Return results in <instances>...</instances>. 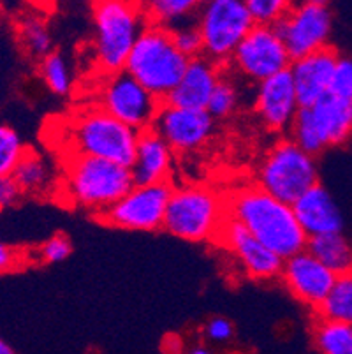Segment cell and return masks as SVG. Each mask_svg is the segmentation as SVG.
<instances>
[{
	"label": "cell",
	"mask_w": 352,
	"mask_h": 354,
	"mask_svg": "<svg viewBox=\"0 0 352 354\" xmlns=\"http://www.w3.org/2000/svg\"><path fill=\"white\" fill-rule=\"evenodd\" d=\"M231 221L279 254L284 261L306 249L308 236L299 226L293 205L277 199L256 183H245L225 196Z\"/></svg>",
	"instance_id": "obj_1"
},
{
	"label": "cell",
	"mask_w": 352,
	"mask_h": 354,
	"mask_svg": "<svg viewBox=\"0 0 352 354\" xmlns=\"http://www.w3.org/2000/svg\"><path fill=\"white\" fill-rule=\"evenodd\" d=\"M92 57L97 74L125 69L148 20L138 0H95L92 6Z\"/></svg>",
	"instance_id": "obj_2"
},
{
	"label": "cell",
	"mask_w": 352,
	"mask_h": 354,
	"mask_svg": "<svg viewBox=\"0 0 352 354\" xmlns=\"http://www.w3.org/2000/svg\"><path fill=\"white\" fill-rule=\"evenodd\" d=\"M131 167L95 157L69 156L62 194L73 207L102 217L134 187Z\"/></svg>",
	"instance_id": "obj_3"
},
{
	"label": "cell",
	"mask_w": 352,
	"mask_h": 354,
	"mask_svg": "<svg viewBox=\"0 0 352 354\" xmlns=\"http://www.w3.org/2000/svg\"><path fill=\"white\" fill-rule=\"evenodd\" d=\"M228 218L225 196L210 185L185 183L173 187L164 230L171 236L194 243L215 241Z\"/></svg>",
	"instance_id": "obj_4"
},
{
	"label": "cell",
	"mask_w": 352,
	"mask_h": 354,
	"mask_svg": "<svg viewBox=\"0 0 352 354\" xmlns=\"http://www.w3.org/2000/svg\"><path fill=\"white\" fill-rule=\"evenodd\" d=\"M66 136L69 156L95 157L131 167L140 133L90 104L71 118Z\"/></svg>",
	"instance_id": "obj_5"
},
{
	"label": "cell",
	"mask_w": 352,
	"mask_h": 354,
	"mask_svg": "<svg viewBox=\"0 0 352 354\" xmlns=\"http://www.w3.org/2000/svg\"><path fill=\"white\" fill-rule=\"evenodd\" d=\"M189 59L176 48L173 32L148 24L129 55L125 69L159 101L166 102L178 85Z\"/></svg>",
	"instance_id": "obj_6"
},
{
	"label": "cell",
	"mask_w": 352,
	"mask_h": 354,
	"mask_svg": "<svg viewBox=\"0 0 352 354\" xmlns=\"http://www.w3.org/2000/svg\"><path fill=\"white\" fill-rule=\"evenodd\" d=\"M256 185L284 203H293L319 183L315 157L290 138L271 145L256 167Z\"/></svg>",
	"instance_id": "obj_7"
},
{
	"label": "cell",
	"mask_w": 352,
	"mask_h": 354,
	"mask_svg": "<svg viewBox=\"0 0 352 354\" xmlns=\"http://www.w3.org/2000/svg\"><path fill=\"white\" fill-rule=\"evenodd\" d=\"M92 94V104L138 133L154 127L164 104L127 71L99 74Z\"/></svg>",
	"instance_id": "obj_8"
},
{
	"label": "cell",
	"mask_w": 352,
	"mask_h": 354,
	"mask_svg": "<svg viewBox=\"0 0 352 354\" xmlns=\"http://www.w3.org/2000/svg\"><path fill=\"white\" fill-rule=\"evenodd\" d=\"M352 136V99L326 95L317 104L302 108L289 129L296 145L319 156L329 147H338Z\"/></svg>",
	"instance_id": "obj_9"
},
{
	"label": "cell",
	"mask_w": 352,
	"mask_h": 354,
	"mask_svg": "<svg viewBox=\"0 0 352 354\" xmlns=\"http://www.w3.org/2000/svg\"><path fill=\"white\" fill-rule=\"evenodd\" d=\"M196 25L201 32L205 57L225 66L256 20L245 0H205Z\"/></svg>",
	"instance_id": "obj_10"
},
{
	"label": "cell",
	"mask_w": 352,
	"mask_h": 354,
	"mask_svg": "<svg viewBox=\"0 0 352 354\" xmlns=\"http://www.w3.org/2000/svg\"><path fill=\"white\" fill-rule=\"evenodd\" d=\"M290 64L293 57L277 25L256 24L234 50L225 69L238 80L257 85L275 74L289 71Z\"/></svg>",
	"instance_id": "obj_11"
},
{
	"label": "cell",
	"mask_w": 352,
	"mask_h": 354,
	"mask_svg": "<svg viewBox=\"0 0 352 354\" xmlns=\"http://www.w3.org/2000/svg\"><path fill=\"white\" fill-rule=\"evenodd\" d=\"M173 194V185L166 183H148L138 185L115 203L99 221L116 230L151 231L164 230L167 207Z\"/></svg>",
	"instance_id": "obj_12"
},
{
	"label": "cell",
	"mask_w": 352,
	"mask_h": 354,
	"mask_svg": "<svg viewBox=\"0 0 352 354\" xmlns=\"http://www.w3.org/2000/svg\"><path fill=\"white\" fill-rule=\"evenodd\" d=\"M293 60L329 46L333 30V15L324 4L296 2L277 24Z\"/></svg>",
	"instance_id": "obj_13"
},
{
	"label": "cell",
	"mask_w": 352,
	"mask_h": 354,
	"mask_svg": "<svg viewBox=\"0 0 352 354\" xmlns=\"http://www.w3.org/2000/svg\"><path fill=\"white\" fill-rule=\"evenodd\" d=\"M215 243L228 254L229 259L247 279L259 282L280 279L284 266L282 257L268 249L238 222L228 218Z\"/></svg>",
	"instance_id": "obj_14"
},
{
	"label": "cell",
	"mask_w": 352,
	"mask_h": 354,
	"mask_svg": "<svg viewBox=\"0 0 352 354\" xmlns=\"http://www.w3.org/2000/svg\"><path fill=\"white\" fill-rule=\"evenodd\" d=\"M176 156L201 150L215 133V118L206 109L180 108L164 102L151 127Z\"/></svg>",
	"instance_id": "obj_15"
},
{
	"label": "cell",
	"mask_w": 352,
	"mask_h": 354,
	"mask_svg": "<svg viewBox=\"0 0 352 354\" xmlns=\"http://www.w3.org/2000/svg\"><path fill=\"white\" fill-rule=\"evenodd\" d=\"M337 275L308 252L295 254L284 261L280 282L296 301L317 312L333 288Z\"/></svg>",
	"instance_id": "obj_16"
},
{
	"label": "cell",
	"mask_w": 352,
	"mask_h": 354,
	"mask_svg": "<svg viewBox=\"0 0 352 354\" xmlns=\"http://www.w3.org/2000/svg\"><path fill=\"white\" fill-rule=\"evenodd\" d=\"M254 113L270 133H289L290 125L302 109L290 71L275 74L257 83L254 90Z\"/></svg>",
	"instance_id": "obj_17"
},
{
	"label": "cell",
	"mask_w": 352,
	"mask_h": 354,
	"mask_svg": "<svg viewBox=\"0 0 352 354\" xmlns=\"http://www.w3.org/2000/svg\"><path fill=\"white\" fill-rule=\"evenodd\" d=\"M340 55L331 46L310 53L290 64V76L302 108H310L329 95Z\"/></svg>",
	"instance_id": "obj_18"
},
{
	"label": "cell",
	"mask_w": 352,
	"mask_h": 354,
	"mask_svg": "<svg viewBox=\"0 0 352 354\" xmlns=\"http://www.w3.org/2000/svg\"><path fill=\"white\" fill-rule=\"evenodd\" d=\"M224 71L225 66L217 64L205 55L190 59L182 80L174 86L166 102L180 108L206 109Z\"/></svg>",
	"instance_id": "obj_19"
},
{
	"label": "cell",
	"mask_w": 352,
	"mask_h": 354,
	"mask_svg": "<svg viewBox=\"0 0 352 354\" xmlns=\"http://www.w3.org/2000/svg\"><path fill=\"white\" fill-rule=\"evenodd\" d=\"M296 218L299 226L308 238L322 236V234L342 233L344 218L333 196L321 183H315L314 187L303 192L293 203Z\"/></svg>",
	"instance_id": "obj_20"
},
{
	"label": "cell",
	"mask_w": 352,
	"mask_h": 354,
	"mask_svg": "<svg viewBox=\"0 0 352 354\" xmlns=\"http://www.w3.org/2000/svg\"><path fill=\"white\" fill-rule=\"evenodd\" d=\"M174 159H176V153L173 152V148L155 133L154 129L141 131L134 160L131 164L134 183L148 185V183L169 182Z\"/></svg>",
	"instance_id": "obj_21"
},
{
	"label": "cell",
	"mask_w": 352,
	"mask_h": 354,
	"mask_svg": "<svg viewBox=\"0 0 352 354\" xmlns=\"http://www.w3.org/2000/svg\"><path fill=\"white\" fill-rule=\"evenodd\" d=\"M148 24L169 30L196 20L205 0H138Z\"/></svg>",
	"instance_id": "obj_22"
},
{
	"label": "cell",
	"mask_w": 352,
	"mask_h": 354,
	"mask_svg": "<svg viewBox=\"0 0 352 354\" xmlns=\"http://www.w3.org/2000/svg\"><path fill=\"white\" fill-rule=\"evenodd\" d=\"M16 37L21 50L34 60L53 53V37L48 21L39 12H25L16 21Z\"/></svg>",
	"instance_id": "obj_23"
},
{
	"label": "cell",
	"mask_w": 352,
	"mask_h": 354,
	"mask_svg": "<svg viewBox=\"0 0 352 354\" xmlns=\"http://www.w3.org/2000/svg\"><path fill=\"white\" fill-rule=\"evenodd\" d=\"M306 250L317 257L335 275H342L352 270V245L342 233L308 238Z\"/></svg>",
	"instance_id": "obj_24"
},
{
	"label": "cell",
	"mask_w": 352,
	"mask_h": 354,
	"mask_svg": "<svg viewBox=\"0 0 352 354\" xmlns=\"http://www.w3.org/2000/svg\"><path fill=\"white\" fill-rule=\"evenodd\" d=\"M15 180L21 187L24 194H44L51 189L53 183V173H51V166L43 156L27 150L24 159L19 160L16 166L15 173H12Z\"/></svg>",
	"instance_id": "obj_25"
},
{
	"label": "cell",
	"mask_w": 352,
	"mask_h": 354,
	"mask_svg": "<svg viewBox=\"0 0 352 354\" xmlns=\"http://www.w3.org/2000/svg\"><path fill=\"white\" fill-rule=\"evenodd\" d=\"M319 319L352 326V270L337 275L333 288L324 304L315 312Z\"/></svg>",
	"instance_id": "obj_26"
},
{
	"label": "cell",
	"mask_w": 352,
	"mask_h": 354,
	"mask_svg": "<svg viewBox=\"0 0 352 354\" xmlns=\"http://www.w3.org/2000/svg\"><path fill=\"white\" fill-rule=\"evenodd\" d=\"M39 76L51 94L66 97L74 88L73 66L62 53H50L39 62Z\"/></svg>",
	"instance_id": "obj_27"
},
{
	"label": "cell",
	"mask_w": 352,
	"mask_h": 354,
	"mask_svg": "<svg viewBox=\"0 0 352 354\" xmlns=\"http://www.w3.org/2000/svg\"><path fill=\"white\" fill-rule=\"evenodd\" d=\"M240 102L241 90L238 86V78L225 69L221 82L217 83V86L213 90L208 106H206V111L215 120H225V118L237 113L238 108H240Z\"/></svg>",
	"instance_id": "obj_28"
},
{
	"label": "cell",
	"mask_w": 352,
	"mask_h": 354,
	"mask_svg": "<svg viewBox=\"0 0 352 354\" xmlns=\"http://www.w3.org/2000/svg\"><path fill=\"white\" fill-rule=\"evenodd\" d=\"M314 342L321 354H352V326L319 319L314 326Z\"/></svg>",
	"instance_id": "obj_29"
},
{
	"label": "cell",
	"mask_w": 352,
	"mask_h": 354,
	"mask_svg": "<svg viewBox=\"0 0 352 354\" xmlns=\"http://www.w3.org/2000/svg\"><path fill=\"white\" fill-rule=\"evenodd\" d=\"M25 153L27 148L15 129L0 125V176L12 175Z\"/></svg>",
	"instance_id": "obj_30"
},
{
	"label": "cell",
	"mask_w": 352,
	"mask_h": 354,
	"mask_svg": "<svg viewBox=\"0 0 352 354\" xmlns=\"http://www.w3.org/2000/svg\"><path fill=\"white\" fill-rule=\"evenodd\" d=\"M298 0H245L256 24L277 25Z\"/></svg>",
	"instance_id": "obj_31"
},
{
	"label": "cell",
	"mask_w": 352,
	"mask_h": 354,
	"mask_svg": "<svg viewBox=\"0 0 352 354\" xmlns=\"http://www.w3.org/2000/svg\"><path fill=\"white\" fill-rule=\"evenodd\" d=\"M73 254V241L67 234L57 233L43 241L37 249L32 252V259L43 263V265H55L62 263Z\"/></svg>",
	"instance_id": "obj_32"
},
{
	"label": "cell",
	"mask_w": 352,
	"mask_h": 354,
	"mask_svg": "<svg viewBox=\"0 0 352 354\" xmlns=\"http://www.w3.org/2000/svg\"><path fill=\"white\" fill-rule=\"evenodd\" d=\"M173 41L180 51L185 55L187 59H196L205 55V46H203V37L196 21L183 24L180 27L173 28Z\"/></svg>",
	"instance_id": "obj_33"
},
{
	"label": "cell",
	"mask_w": 352,
	"mask_h": 354,
	"mask_svg": "<svg viewBox=\"0 0 352 354\" xmlns=\"http://www.w3.org/2000/svg\"><path fill=\"white\" fill-rule=\"evenodd\" d=\"M28 263H34L32 252L0 241V273L16 272V270L25 268Z\"/></svg>",
	"instance_id": "obj_34"
},
{
	"label": "cell",
	"mask_w": 352,
	"mask_h": 354,
	"mask_svg": "<svg viewBox=\"0 0 352 354\" xmlns=\"http://www.w3.org/2000/svg\"><path fill=\"white\" fill-rule=\"evenodd\" d=\"M329 94L342 99H352V59L340 57L337 69H335Z\"/></svg>",
	"instance_id": "obj_35"
},
{
	"label": "cell",
	"mask_w": 352,
	"mask_h": 354,
	"mask_svg": "<svg viewBox=\"0 0 352 354\" xmlns=\"http://www.w3.org/2000/svg\"><path fill=\"white\" fill-rule=\"evenodd\" d=\"M203 335L213 344H225L234 335V324L222 315H215L203 326Z\"/></svg>",
	"instance_id": "obj_36"
},
{
	"label": "cell",
	"mask_w": 352,
	"mask_h": 354,
	"mask_svg": "<svg viewBox=\"0 0 352 354\" xmlns=\"http://www.w3.org/2000/svg\"><path fill=\"white\" fill-rule=\"evenodd\" d=\"M21 196H24V191L15 180V176H0V210L15 207L16 203L21 199Z\"/></svg>",
	"instance_id": "obj_37"
},
{
	"label": "cell",
	"mask_w": 352,
	"mask_h": 354,
	"mask_svg": "<svg viewBox=\"0 0 352 354\" xmlns=\"http://www.w3.org/2000/svg\"><path fill=\"white\" fill-rule=\"evenodd\" d=\"M185 354H213V351L208 349V347H205V346H196V347H192V349L187 351Z\"/></svg>",
	"instance_id": "obj_38"
},
{
	"label": "cell",
	"mask_w": 352,
	"mask_h": 354,
	"mask_svg": "<svg viewBox=\"0 0 352 354\" xmlns=\"http://www.w3.org/2000/svg\"><path fill=\"white\" fill-rule=\"evenodd\" d=\"M0 354H16V353L12 351V347L9 346L8 342H4V340L0 339Z\"/></svg>",
	"instance_id": "obj_39"
},
{
	"label": "cell",
	"mask_w": 352,
	"mask_h": 354,
	"mask_svg": "<svg viewBox=\"0 0 352 354\" xmlns=\"http://www.w3.org/2000/svg\"><path fill=\"white\" fill-rule=\"evenodd\" d=\"M299 2H312V4H328L329 0H299Z\"/></svg>",
	"instance_id": "obj_40"
},
{
	"label": "cell",
	"mask_w": 352,
	"mask_h": 354,
	"mask_svg": "<svg viewBox=\"0 0 352 354\" xmlns=\"http://www.w3.org/2000/svg\"><path fill=\"white\" fill-rule=\"evenodd\" d=\"M35 6H48L51 2V0H32Z\"/></svg>",
	"instance_id": "obj_41"
},
{
	"label": "cell",
	"mask_w": 352,
	"mask_h": 354,
	"mask_svg": "<svg viewBox=\"0 0 352 354\" xmlns=\"http://www.w3.org/2000/svg\"><path fill=\"white\" fill-rule=\"evenodd\" d=\"M2 16H4V4H2V0H0V20H2Z\"/></svg>",
	"instance_id": "obj_42"
},
{
	"label": "cell",
	"mask_w": 352,
	"mask_h": 354,
	"mask_svg": "<svg viewBox=\"0 0 352 354\" xmlns=\"http://www.w3.org/2000/svg\"><path fill=\"white\" fill-rule=\"evenodd\" d=\"M229 354H240V353H229Z\"/></svg>",
	"instance_id": "obj_43"
},
{
	"label": "cell",
	"mask_w": 352,
	"mask_h": 354,
	"mask_svg": "<svg viewBox=\"0 0 352 354\" xmlns=\"http://www.w3.org/2000/svg\"><path fill=\"white\" fill-rule=\"evenodd\" d=\"M93 2H95V0H93Z\"/></svg>",
	"instance_id": "obj_44"
}]
</instances>
